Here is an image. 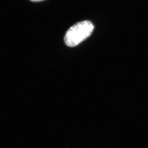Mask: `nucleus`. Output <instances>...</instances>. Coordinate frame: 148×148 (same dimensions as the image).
Returning <instances> with one entry per match:
<instances>
[{
  "mask_svg": "<svg viewBox=\"0 0 148 148\" xmlns=\"http://www.w3.org/2000/svg\"><path fill=\"white\" fill-rule=\"evenodd\" d=\"M94 28L93 24L88 20L78 22L66 32L64 42L70 47L76 46L90 36Z\"/></svg>",
  "mask_w": 148,
  "mask_h": 148,
  "instance_id": "obj_1",
  "label": "nucleus"
},
{
  "mask_svg": "<svg viewBox=\"0 0 148 148\" xmlns=\"http://www.w3.org/2000/svg\"><path fill=\"white\" fill-rule=\"evenodd\" d=\"M32 1L35 2H40L42 1H44V0H30Z\"/></svg>",
  "mask_w": 148,
  "mask_h": 148,
  "instance_id": "obj_2",
  "label": "nucleus"
}]
</instances>
